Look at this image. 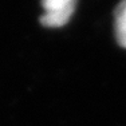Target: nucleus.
Here are the masks:
<instances>
[{"label":"nucleus","mask_w":126,"mask_h":126,"mask_svg":"<svg viewBox=\"0 0 126 126\" xmlns=\"http://www.w3.org/2000/svg\"><path fill=\"white\" fill-rule=\"evenodd\" d=\"M77 0H42L43 15L40 23L48 28H58L67 24L75 11Z\"/></svg>","instance_id":"obj_1"},{"label":"nucleus","mask_w":126,"mask_h":126,"mask_svg":"<svg viewBox=\"0 0 126 126\" xmlns=\"http://www.w3.org/2000/svg\"><path fill=\"white\" fill-rule=\"evenodd\" d=\"M114 31H115V38L118 44L126 48V0H122L115 8Z\"/></svg>","instance_id":"obj_2"}]
</instances>
